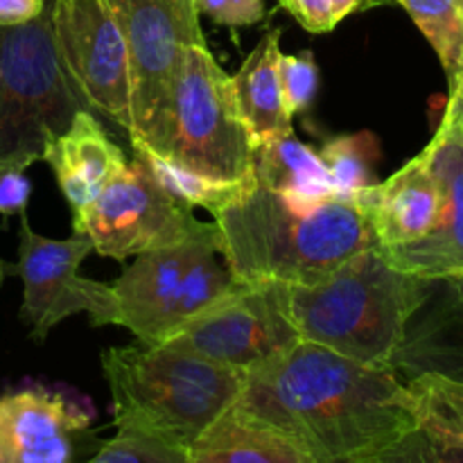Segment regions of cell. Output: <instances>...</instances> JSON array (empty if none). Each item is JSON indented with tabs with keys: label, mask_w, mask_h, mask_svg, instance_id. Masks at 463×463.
Wrapping results in <instances>:
<instances>
[{
	"label": "cell",
	"mask_w": 463,
	"mask_h": 463,
	"mask_svg": "<svg viewBox=\"0 0 463 463\" xmlns=\"http://www.w3.org/2000/svg\"><path fill=\"white\" fill-rule=\"evenodd\" d=\"M364 463H463V448L416 425Z\"/></svg>",
	"instance_id": "cell-27"
},
{
	"label": "cell",
	"mask_w": 463,
	"mask_h": 463,
	"mask_svg": "<svg viewBox=\"0 0 463 463\" xmlns=\"http://www.w3.org/2000/svg\"><path fill=\"white\" fill-rule=\"evenodd\" d=\"M274 285L303 342L369 366H392L411 317L432 289V280L389 265L378 247L355 253L317 285Z\"/></svg>",
	"instance_id": "cell-3"
},
{
	"label": "cell",
	"mask_w": 463,
	"mask_h": 463,
	"mask_svg": "<svg viewBox=\"0 0 463 463\" xmlns=\"http://www.w3.org/2000/svg\"><path fill=\"white\" fill-rule=\"evenodd\" d=\"M392 366L402 380L437 373L463 383V276L432 280Z\"/></svg>",
	"instance_id": "cell-16"
},
{
	"label": "cell",
	"mask_w": 463,
	"mask_h": 463,
	"mask_svg": "<svg viewBox=\"0 0 463 463\" xmlns=\"http://www.w3.org/2000/svg\"><path fill=\"white\" fill-rule=\"evenodd\" d=\"M129 52L134 134L147 136L190 45H208L194 0H102Z\"/></svg>",
	"instance_id": "cell-9"
},
{
	"label": "cell",
	"mask_w": 463,
	"mask_h": 463,
	"mask_svg": "<svg viewBox=\"0 0 463 463\" xmlns=\"http://www.w3.org/2000/svg\"><path fill=\"white\" fill-rule=\"evenodd\" d=\"M384 3L389 0H279L280 7L312 34H326L351 14Z\"/></svg>",
	"instance_id": "cell-28"
},
{
	"label": "cell",
	"mask_w": 463,
	"mask_h": 463,
	"mask_svg": "<svg viewBox=\"0 0 463 463\" xmlns=\"http://www.w3.org/2000/svg\"><path fill=\"white\" fill-rule=\"evenodd\" d=\"M72 213L89 206L129 167L125 152L109 138L90 109H81L71 127L45 147L43 158Z\"/></svg>",
	"instance_id": "cell-17"
},
{
	"label": "cell",
	"mask_w": 463,
	"mask_h": 463,
	"mask_svg": "<svg viewBox=\"0 0 463 463\" xmlns=\"http://www.w3.org/2000/svg\"><path fill=\"white\" fill-rule=\"evenodd\" d=\"M50 0H0V27L23 25L39 16Z\"/></svg>",
	"instance_id": "cell-32"
},
{
	"label": "cell",
	"mask_w": 463,
	"mask_h": 463,
	"mask_svg": "<svg viewBox=\"0 0 463 463\" xmlns=\"http://www.w3.org/2000/svg\"><path fill=\"white\" fill-rule=\"evenodd\" d=\"M90 439V414L66 393L27 387L0 396V463H77Z\"/></svg>",
	"instance_id": "cell-12"
},
{
	"label": "cell",
	"mask_w": 463,
	"mask_h": 463,
	"mask_svg": "<svg viewBox=\"0 0 463 463\" xmlns=\"http://www.w3.org/2000/svg\"><path fill=\"white\" fill-rule=\"evenodd\" d=\"M140 138L175 165L211 179H247L253 149L235 107L231 75L208 45H190L184 54L167 104L147 136Z\"/></svg>",
	"instance_id": "cell-6"
},
{
	"label": "cell",
	"mask_w": 463,
	"mask_h": 463,
	"mask_svg": "<svg viewBox=\"0 0 463 463\" xmlns=\"http://www.w3.org/2000/svg\"><path fill=\"white\" fill-rule=\"evenodd\" d=\"M194 9L226 27L256 25L265 18V0H194Z\"/></svg>",
	"instance_id": "cell-30"
},
{
	"label": "cell",
	"mask_w": 463,
	"mask_h": 463,
	"mask_svg": "<svg viewBox=\"0 0 463 463\" xmlns=\"http://www.w3.org/2000/svg\"><path fill=\"white\" fill-rule=\"evenodd\" d=\"M441 125L452 127L461 134L463 138V81L459 84V89L448 98V107H446V116H443Z\"/></svg>",
	"instance_id": "cell-33"
},
{
	"label": "cell",
	"mask_w": 463,
	"mask_h": 463,
	"mask_svg": "<svg viewBox=\"0 0 463 463\" xmlns=\"http://www.w3.org/2000/svg\"><path fill=\"white\" fill-rule=\"evenodd\" d=\"M410 14L446 72L450 95L463 81V0H389Z\"/></svg>",
	"instance_id": "cell-22"
},
{
	"label": "cell",
	"mask_w": 463,
	"mask_h": 463,
	"mask_svg": "<svg viewBox=\"0 0 463 463\" xmlns=\"http://www.w3.org/2000/svg\"><path fill=\"white\" fill-rule=\"evenodd\" d=\"M441 188V211L434 229L419 242L380 249L398 271L428 280L463 276V138L457 129L439 125L425 147Z\"/></svg>",
	"instance_id": "cell-14"
},
{
	"label": "cell",
	"mask_w": 463,
	"mask_h": 463,
	"mask_svg": "<svg viewBox=\"0 0 463 463\" xmlns=\"http://www.w3.org/2000/svg\"><path fill=\"white\" fill-rule=\"evenodd\" d=\"M7 276H16V265H12V262H7L0 258V288H3V283Z\"/></svg>",
	"instance_id": "cell-34"
},
{
	"label": "cell",
	"mask_w": 463,
	"mask_h": 463,
	"mask_svg": "<svg viewBox=\"0 0 463 463\" xmlns=\"http://www.w3.org/2000/svg\"><path fill=\"white\" fill-rule=\"evenodd\" d=\"M301 446L315 463H364L419 425L392 366H369L312 342L244 373L235 402Z\"/></svg>",
	"instance_id": "cell-1"
},
{
	"label": "cell",
	"mask_w": 463,
	"mask_h": 463,
	"mask_svg": "<svg viewBox=\"0 0 463 463\" xmlns=\"http://www.w3.org/2000/svg\"><path fill=\"white\" fill-rule=\"evenodd\" d=\"M215 224L220 256L244 283L317 285L355 253L378 247L355 199L297 208L260 184L217 213Z\"/></svg>",
	"instance_id": "cell-2"
},
{
	"label": "cell",
	"mask_w": 463,
	"mask_h": 463,
	"mask_svg": "<svg viewBox=\"0 0 463 463\" xmlns=\"http://www.w3.org/2000/svg\"><path fill=\"white\" fill-rule=\"evenodd\" d=\"M279 80L289 116L306 113L319 89V68L310 50L298 54L280 52Z\"/></svg>",
	"instance_id": "cell-29"
},
{
	"label": "cell",
	"mask_w": 463,
	"mask_h": 463,
	"mask_svg": "<svg viewBox=\"0 0 463 463\" xmlns=\"http://www.w3.org/2000/svg\"><path fill=\"white\" fill-rule=\"evenodd\" d=\"M129 143L131 149H134L136 161L147 170V175L170 197H175L176 202L185 203L190 208H206L208 213H213V217L224 211L226 206H231L233 202H238L240 197H244L258 184L256 172L251 176H247V179H211V176L197 175V172H190L185 167L175 165V163L163 158L158 152H154L145 140L129 138Z\"/></svg>",
	"instance_id": "cell-21"
},
{
	"label": "cell",
	"mask_w": 463,
	"mask_h": 463,
	"mask_svg": "<svg viewBox=\"0 0 463 463\" xmlns=\"http://www.w3.org/2000/svg\"><path fill=\"white\" fill-rule=\"evenodd\" d=\"M253 172L258 184L297 208H315L337 197L319 152L301 143L294 131L258 147Z\"/></svg>",
	"instance_id": "cell-20"
},
{
	"label": "cell",
	"mask_w": 463,
	"mask_h": 463,
	"mask_svg": "<svg viewBox=\"0 0 463 463\" xmlns=\"http://www.w3.org/2000/svg\"><path fill=\"white\" fill-rule=\"evenodd\" d=\"M89 109L59 57L52 0L32 21L0 27V167L27 170Z\"/></svg>",
	"instance_id": "cell-5"
},
{
	"label": "cell",
	"mask_w": 463,
	"mask_h": 463,
	"mask_svg": "<svg viewBox=\"0 0 463 463\" xmlns=\"http://www.w3.org/2000/svg\"><path fill=\"white\" fill-rule=\"evenodd\" d=\"M81 463H190L188 448L176 446L149 430L116 425V434L99 443L98 450Z\"/></svg>",
	"instance_id": "cell-26"
},
{
	"label": "cell",
	"mask_w": 463,
	"mask_h": 463,
	"mask_svg": "<svg viewBox=\"0 0 463 463\" xmlns=\"http://www.w3.org/2000/svg\"><path fill=\"white\" fill-rule=\"evenodd\" d=\"M208 249L220 251V231L215 222L202 235L185 242L136 256L134 265L127 267L111 285L120 307L118 326L129 330L138 342L158 346L167 335L172 303L185 271Z\"/></svg>",
	"instance_id": "cell-13"
},
{
	"label": "cell",
	"mask_w": 463,
	"mask_h": 463,
	"mask_svg": "<svg viewBox=\"0 0 463 463\" xmlns=\"http://www.w3.org/2000/svg\"><path fill=\"white\" fill-rule=\"evenodd\" d=\"M59 57L93 113L134 134L129 52L102 0H52Z\"/></svg>",
	"instance_id": "cell-11"
},
{
	"label": "cell",
	"mask_w": 463,
	"mask_h": 463,
	"mask_svg": "<svg viewBox=\"0 0 463 463\" xmlns=\"http://www.w3.org/2000/svg\"><path fill=\"white\" fill-rule=\"evenodd\" d=\"M190 463H315L301 446L240 405L222 414L193 446Z\"/></svg>",
	"instance_id": "cell-19"
},
{
	"label": "cell",
	"mask_w": 463,
	"mask_h": 463,
	"mask_svg": "<svg viewBox=\"0 0 463 463\" xmlns=\"http://www.w3.org/2000/svg\"><path fill=\"white\" fill-rule=\"evenodd\" d=\"M366 211L378 249L419 242L434 229L441 211V188L428 152L416 154L383 184L355 194Z\"/></svg>",
	"instance_id": "cell-15"
},
{
	"label": "cell",
	"mask_w": 463,
	"mask_h": 463,
	"mask_svg": "<svg viewBox=\"0 0 463 463\" xmlns=\"http://www.w3.org/2000/svg\"><path fill=\"white\" fill-rule=\"evenodd\" d=\"M217 256H220L217 249H208V251L202 253V256L190 265V269L185 271L184 283H181L175 303H172L170 326H167L165 339L170 337L179 326H184L185 321L202 315L203 310L215 306L217 301L229 297L231 292H235V289L242 285V280L235 279L229 271V267H226V262L217 260ZM165 339H163V342H165ZM161 344H158V346H161Z\"/></svg>",
	"instance_id": "cell-23"
},
{
	"label": "cell",
	"mask_w": 463,
	"mask_h": 463,
	"mask_svg": "<svg viewBox=\"0 0 463 463\" xmlns=\"http://www.w3.org/2000/svg\"><path fill=\"white\" fill-rule=\"evenodd\" d=\"M32 184L25 170L16 167H0V215L12 217L27 213Z\"/></svg>",
	"instance_id": "cell-31"
},
{
	"label": "cell",
	"mask_w": 463,
	"mask_h": 463,
	"mask_svg": "<svg viewBox=\"0 0 463 463\" xmlns=\"http://www.w3.org/2000/svg\"><path fill=\"white\" fill-rule=\"evenodd\" d=\"M211 224L199 222L193 208L170 197L136 158L98 199L72 213L75 235H86L98 256L118 262L175 247L202 235Z\"/></svg>",
	"instance_id": "cell-7"
},
{
	"label": "cell",
	"mask_w": 463,
	"mask_h": 463,
	"mask_svg": "<svg viewBox=\"0 0 463 463\" xmlns=\"http://www.w3.org/2000/svg\"><path fill=\"white\" fill-rule=\"evenodd\" d=\"M280 36H283L280 27L265 32L251 54L242 61L240 71L231 75L235 107L253 149L294 131L292 116L285 109L279 80Z\"/></svg>",
	"instance_id": "cell-18"
},
{
	"label": "cell",
	"mask_w": 463,
	"mask_h": 463,
	"mask_svg": "<svg viewBox=\"0 0 463 463\" xmlns=\"http://www.w3.org/2000/svg\"><path fill=\"white\" fill-rule=\"evenodd\" d=\"M301 342L276 297L274 283H244L175 330L161 346L231 369L251 371Z\"/></svg>",
	"instance_id": "cell-10"
},
{
	"label": "cell",
	"mask_w": 463,
	"mask_h": 463,
	"mask_svg": "<svg viewBox=\"0 0 463 463\" xmlns=\"http://www.w3.org/2000/svg\"><path fill=\"white\" fill-rule=\"evenodd\" d=\"M113 423L149 430L190 448L240 401L244 371L170 346L138 342L102 353Z\"/></svg>",
	"instance_id": "cell-4"
},
{
	"label": "cell",
	"mask_w": 463,
	"mask_h": 463,
	"mask_svg": "<svg viewBox=\"0 0 463 463\" xmlns=\"http://www.w3.org/2000/svg\"><path fill=\"white\" fill-rule=\"evenodd\" d=\"M93 253L86 235L50 240L32 231L27 213L18 215L16 276L23 280L21 319L30 326V337L43 342L54 326L86 312L93 326L120 324V307L107 283L80 276V265Z\"/></svg>",
	"instance_id": "cell-8"
},
{
	"label": "cell",
	"mask_w": 463,
	"mask_h": 463,
	"mask_svg": "<svg viewBox=\"0 0 463 463\" xmlns=\"http://www.w3.org/2000/svg\"><path fill=\"white\" fill-rule=\"evenodd\" d=\"M337 197L355 199L362 190L371 188L373 165L378 161V138L369 131L342 134L330 138L319 152Z\"/></svg>",
	"instance_id": "cell-25"
},
{
	"label": "cell",
	"mask_w": 463,
	"mask_h": 463,
	"mask_svg": "<svg viewBox=\"0 0 463 463\" xmlns=\"http://www.w3.org/2000/svg\"><path fill=\"white\" fill-rule=\"evenodd\" d=\"M414 396L419 425L463 448V383L437 373L405 380Z\"/></svg>",
	"instance_id": "cell-24"
}]
</instances>
